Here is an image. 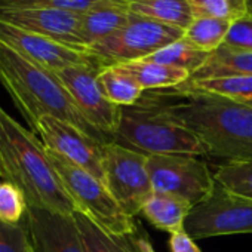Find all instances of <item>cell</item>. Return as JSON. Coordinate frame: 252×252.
I'll use <instances>...</instances> for the list:
<instances>
[{
    "label": "cell",
    "instance_id": "277c9868",
    "mask_svg": "<svg viewBox=\"0 0 252 252\" xmlns=\"http://www.w3.org/2000/svg\"><path fill=\"white\" fill-rule=\"evenodd\" d=\"M147 156L152 155H208L199 137L156 107L138 101L122 107V117L113 140Z\"/></svg>",
    "mask_w": 252,
    "mask_h": 252
},
{
    "label": "cell",
    "instance_id": "5bb4252c",
    "mask_svg": "<svg viewBox=\"0 0 252 252\" xmlns=\"http://www.w3.org/2000/svg\"><path fill=\"white\" fill-rule=\"evenodd\" d=\"M0 21L88 51L80 36V14L77 12L61 9H0Z\"/></svg>",
    "mask_w": 252,
    "mask_h": 252
},
{
    "label": "cell",
    "instance_id": "83f0119b",
    "mask_svg": "<svg viewBox=\"0 0 252 252\" xmlns=\"http://www.w3.org/2000/svg\"><path fill=\"white\" fill-rule=\"evenodd\" d=\"M102 0H0V9H61L83 14Z\"/></svg>",
    "mask_w": 252,
    "mask_h": 252
},
{
    "label": "cell",
    "instance_id": "9a60e30c",
    "mask_svg": "<svg viewBox=\"0 0 252 252\" xmlns=\"http://www.w3.org/2000/svg\"><path fill=\"white\" fill-rule=\"evenodd\" d=\"M131 14L126 0H102L80 14V36L86 49L122 29Z\"/></svg>",
    "mask_w": 252,
    "mask_h": 252
},
{
    "label": "cell",
    "instance_id": "4dcf8cb0",
    "mask_svg": "<svg viewBox=\"0 0 252 252\" xmlns=\"http://www.w3.org/2000/svg\"><path fill=\"white\" fill-rule=\"evenodd\" d=\"M169 248H171V252H202L199 246L196 245L194 239L186 230L171 234Z\"/></svg>",
    "mask_w": 252,
    "mask_h": 252
},
{
    "label": "cell",
    "instance_id": "e575fe53",
    "mask_svg": "<svg viewBox=\"0 0 252 252\" xmlns=\"http://www.w3.org/2000/svg\"><path fill=\"white\" fill-rule=\"evenodd\" d=\"M126 2H132V0H126Z\"/></svg>",
    "mask_w": 252,
    "mask_h": 252
},
{
    "label": "cell",
    "instance_id": "d6a6232c",
    "mask_svg": "<svg viewBox=\"0 0 252 252\" xmlns=\"http://www.w3.org/2000/svg\"><path fill=\"white\" fill-rule=\"evenodd\" d=\"M249 14L252 15V0H249Z\"/></svg>",
    "mask_w": 252,
    "mask_h": 252
},
{
    "label": "cell",
    "instance_id": "9c48e42d",
    "mask_svg": "<svg viewBox=\"0 0 252 252\" xmlns=\"http://www.w3.org/2000/svg\"><path fill=\"white\" fill-rule=\"evenodd\" d=\"M147 168L153 191L178 196L191 206L208 197L217 184L208 165L191 155H152Z\"/></svg>",
    "mask_w": 252,
    "mask_h": 252
},
{
    "label": "cell",
    "instance_id": "6da1fadb",
    "mask_svg": "<svg viewBox=\"0 0 252 252\" xmlns=\"http://www.w3.org/2000/svg\"><path fill=\"white\" fill-rule=\"evenodd\" d=\"M147 92L141 101L187 126L208 155L227 162L252 159V107L180 86Z\"/></svg>",
    "mask_w": 252,
    "mask_h": 252
},
{
    "label": "cell",
    "instance_id": "4316f807",
    "mask_svg": "<svg viewBox=\"0 0 252 252\" xmlns=\"http://www.w3.org/2000/svg\"><path fill=\"white\" fill-rule=\"evenodd\" d=\"M27 209L26 194L15 184L0 181V221L3 224H21L26 220Z\"/></svg>",
    "mask_w": 252,
    "mask_h": 252
},
{
    "label": "cell",
    "instance_id": "ba28073f",
    "mask_svg": "<svg viewBox=\"0 0 252 252\" xmlns=\"http://www.w3.org/2000/svg\"><path fill=\"white\" fill-rule=\"evenodd\" d=\"M184 230L193 239L252 233V199L217 183L211 194L191 208Z\"/></svg>",
    "mask_w": 252,
    "mask_h": 252
},
{
    "label": "cell",
    "instance_id": "4fadbf2b",
    "mask_svg": "<svg viewBox=\"0 0 252 252\" xmlns=\"http://www.w3.org/2000/svg\"><path fill=\"white\" fill-rule=\"evenodd\" d=\"M26 225L34 252H86L73 215L29 206Z\"/></svg>",
    "mask_w": 252,
    "mask_h": 252
},
{
    "label": "cell",
    "instance_id": "ffe728a7",
    "mask_svg": "<svg viewBox=\"0 0 252 252\" xmlns=\"http://www.w3.org/2000/svg\"><path fill=\"white\" fill-rule=\"evenodd\" d=\"M183 89L218 95L234 102L252 107V76H221L209 79L187 80L180 85Z\"/></svg>",
    "mask_w": 252,
    "mask_h": 252
},
{
    "label": "cell",
    "instance_id": "30bf717a",
    "mask_svg": "<svg viewBox=\"0 0 252 252\" xmlns=\"http://www.w3.org/2000/svg\"><path fill=\"white\" fill-rule=\"evenodd\" d=\"M101 68L96 64L73 65L55 71V74L71 95L86 122L101 135L113 140L120 123L122 107L113 104L104 95L98 83V71Z\"/></svg>",
    "mask_w": 252,
    "mask_h": 252
},
{
    "label": "cell",
    "instance_id": "d4e9b609",
    "mask_svg": "<svg viewBox=\"0 0 252 252\" xmlns=\"http://www.w3.org/2000/svg\"><path fill=\"white\" fill-rule=\"evenodd\" d=\"M196 17L236 21L249 14V0H187Z\"/></svg>",
    "mask_w": 252,
    "mask_h": 252
},
{
    "label": "cell",
    "instance_id": "836d02e7",
    "mask_svg": "<svg viewBox=\"0 0 252 252\" xmlns=\"http://www.w3.org/2000/svg\"><path fill=\"white\" fill-rule=\"evenodd\" d=\"M2 224H3V222H2V221H0V227H2Z\"/></svg>",
    "mask_w": 252,
    "mask_h": 252
},
{
    "label": "cell",
    "instance_id": "d6986e66",
    "mask_svg": "<svg viewBox=\"0 0 252 252\" xmlns=\"http://www.w3.org/2000/svg\"><path fill=\"white\" fill-rule=\"evenodd\" d=\"M73 218L80 230L86 252H143L135 233L122 237L107 234L80 211H76Z\"/></svg>",
    "mask_w": 252,
    "mask_h": 252
},
{
    "label": "cell",
    "instance_id": "7c38bea8",
    "mask_svg": "<svg viewBox=\"0 0 252 252\" xmlns=\"http://www.w3.org/2000/svg\"><path fill=\"white\" fill-rule=\"evenodd\" d=\"M0 43L54 73L73 65H101L98 60L85 49L60 43L3 21H0Z\"/></svg>",
    "mask_w": 252,
    "mask_h": 252
},
{
    "label": "cell",
    "instance_id": "2e32d148",
    "mask_svg": "<svg viewBox=\"0 0 252 252\" xmlns=\"http://www.w3.org/2000/svg\"><path fill=\"white\" fill-rule=\"evenodd\" d=\"M191 205L174 194L153 191L143 206L141 214L159 230L174 234L184 230Z\"/></svg>",
    "mask_w": 252,
    "mask_h": 252
},
{
    "label": "cell",
    "instance_id": "1f68e13d",
    "mask_svg": "<svg viewBox=\"0 0 252 252\" xmlns=\"http://www.w3.org/2000/svg\"><path fill=\"white\" fill-rule=\"evenodd\" d=\"M137 242H138V246H140V249H141L143 252H155L153 245L150 243V240H149L147 237H144V236L137 237Z\"/></svg>",
    "mask_w": 252,
    "mask_h": 252
},
{
    "label": "cell",
    "instance_id": "f1b7e54d",
    "mask_svg": "<svg viewBox=\"0 0 252 252\" xmlns=\"http://www.w3.org/2000/svg\"><path fill=\"white\" fill-rule=\"evenodd\" d=\"M0 252H34L30 234L24 224H2Z\"/></svg>",
    "mask_w": 252,
    "mask_h": 252
},
{
    "label": "cell",
    "instance_id": "f546056e",
    "mask_svg": "<svg viewBox=\"0 0 252 252\" xmlns=\"http://www.w3.org/2000/svg\"><path fill=\"white\" fill-rule=\"evenodd\" d=\"M222 46L236 49V51H248L252 52V15L248 14L230 24L228 33Z\"/></svg>",
    "mask_w": 252,
    "mask_h": 252
},
{
    "label": "cell",
    "instance_id": "52a82bcc",
    "mask_svg": "<svg viewBox=\"0 0 252 252\" xmlns=\"http://www.w3.org/2000/svg\"><path fill=\"white\" fill-rule=\"evenodd\" d=\"M104 183L117 203L129 217L141 214L144 203L153 194L147 168V155L116 141L102 147Z\"/></svg>",
    "mask_w": 252,
    "mask_h": 252
},
{
    "label": "cell",
    "instance_id": "e0dca14e",
    "mask_svg": "<svg viewBox=\"0 0 252 252\" xmlns=\"http://www.w3.org/2000/svg\"><path fill=\"white\" fill-rule=\"evenodd\" d=\"M119 65L122 70L129 73L144 91H159V89H171L186 83L190 79V73L183 68L163 65L159 63L138 60Z\"/></svg>",
    "mask_w": 252,
    "mask_h": 252
},
{
    "label": "cell",
    "instance_id": "603a6c76",
    "mask_svg": "<svg viewBox=\"0 0 252 252\" xmlns=\"http://www.w3.org/2000/svg\"><path fill=\"white\" fill-rule=\"evenodd\" d=\"M230 24V21L224 20L196 17L191 24L184 30L183 40L199 51L212 54L220 46H222Z\"/></svg>",
    "mask_w": 252,
    "mask_h": 252
},
{
    "label": "cell",
    "instance_id": "7a4b0ae2",
    "mask_svg": "<svg viewBox=\"0 0 252 252\" xmlns=\"http://www.w3.org/2000/svg\"><path fill=\"white\" fill-rule=\"evenodd\" d=\"M0 177L15 184L29 206L73 215L76 203L63 186L43 143L0 105Z\"/></svg>",
    "mask_w": 252,
    "mask_h": 252
},
{
    "label": "cell",
    "instance_id": "44dd1931",
    "mask_svg": "<svg viewBox=\"0 0 252 252\" xmlns=\"http://www.w3.org/2000/svg\"><path fill=\"white\" fill-rule=\"evenodd\" d=\"M252 76V52L236 51L227 46H220L212 52L208 61L189 80L221 77V76Z\"/></svg>",
    "mask_w": 252,
    "mask_h": 252
},
{
    "label": "cell",
    "instance_id": "cb8c5ba5",
    "mask_svg": "<svg viewBox=\"0 0 252 252\" xmlns=\"http://www.w3.org/2000/svg\"><path fill=\"white\" fill-rule=\"evenodd\" d=\"M209 55L211 54L193 48L191 45L184 42L183 37H181L180 40L171 43L169 46L162 48L160 51L155 52L153 55H150V57H147L144 60L159 63V64H163V65H169V67H177V68L187 70L190 73V76H191L199 68L203 67V64L208 61Z\"/></svg>",
    "mask_w": 252,
    "mask_h": 252
},
{
    "label": "cell",
    "instance_id": "ac0fdd59",
    "mask_svg": "<svg viewBox=\"0 0 252 252\" xmlns=\"http://www.w3.org/2000/svg\"><path fill=\"white\" fill-rule=\"evenodd\" d=\"M129 9L132 14L180 30H186L194 20L187 0H132Z\"/></svg>",
    "mask_w": 252,
    "mask_h": 252
},
{
    "label": "cell",
    "instance_id": "8992f818",
    "mask_svg": "<svg viewBox=\"0 0 252 252\" xmlns=\"http://www.w3.org/2000/svg\"><path fill=\"white\" fill-rule=\"evenodd\" d=\"M184 30L131 14L128 23L111 36L88 48V52L105 65L144 60L180 40Z\"/></svg>",
    "mask_w": 252,
    "mask_h": 252
},
{
    "label": "cell",
    "instance_id": "484cf974",
    "mask_svg": "<svg viewBox=\"0 0 252 252\" xmlns=\"http://www.w3.org/2000/svg\"><path fill=\"white\" fill-rule=\"evenodd\" d=\"M214 177L230 191L252 199V159L230 160L221 165Z\"/></svg>",
    "mask_w": 252,
    "mask_h": 252
},
{
    "label": "cell",
    "instance_id": "7402d4cb",
    "mask_svg": "<svg viewBox=\"0 0 252 252\" xmlns=\"http://www.w3.org/2000/svg\"><path fill=\"white\" fill-rule=\"evenodd\" d=\"M98 83L104 95L119 107L135 105L144 95L141 85L119 65H105L98 71Z\"/></svg>",
    "mask_w": 252,
    "mask_h": 252
},
{
    "label": "cell",
    "instance_id": "3957f363",
    "mask_svg": "<svg viewBox=\"0 0 252 252\" xmlns=\"http://www.w3.org/2000/svg\"><path fill=\"white\" fill-rule=\"evenodd\" d=\"M0 83L27 120L30 131L34 132V126L40 117L52 116L77 126L104 144L110 141L86 122L71 95L54 71L34 64L2 43Z\"/></svg>",
    "mask_w": 252,
    "mask_h": 252
},
{
    "label": "cell",
    "instance_id": "5b68a950",
    "mask_svg": "<svg viewBox=\"0 0 252 252\" xmlns=\"http://www.w3.org/2000/svg\"><path fill=\"white\" fill-rule=\"evenodd\" d=\"M48 155L77 211L83 212L107 234L122 237L137 231L134 218L123 211L101 180L51 150Z\"/></svg>",
    "mask_w": 252,
    "mask_h": 252
},
{
    "label": "cell",
    "instance_id": "8fae6325",
    "mask_svg": "<svg viewBox=\"0 0 252 252\" xmlns=\"http://www.w3.org/2000/svg\"><path fill=\"white\" fill-rule=\"evenodd\" d=\"M34 134H39L48 150L65 158L104 183V143L77 126L52 116H43L37 120Z\"/></svg>",
    "mask_w": 252,
    "mask_h": 252
}]
</instances>
